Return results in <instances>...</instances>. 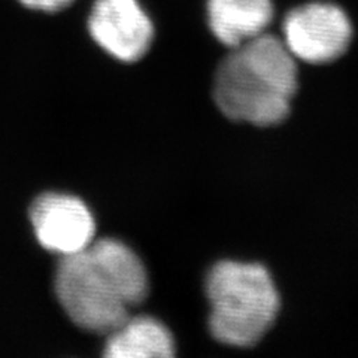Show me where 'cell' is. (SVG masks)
Returning a JSON list of instances; mask_svg holds the SVG:
<instances>
[{
	"label": "cell",
	"instance_id": "obj_9",
	"mask_svg": "<svg viewBox=\"0 0 358 358\" xmlns=\"http://www.w3.org/2000/svg\"><path fill=\"white\" fill-rule=\"evenodd\" d=\"M103 355L108 358H171L173 336L163 322L151 317L127 318L108 334Z\"/></svg>",
	"mask_w": 358,
	"mask_h": 358
},
{
	"label": "cell",
	"instance_id": "obj_4",
	"mask_svg": "<svg viewBox=\"0 0 358 358\" xmlns=\"http://www.w3.org/2000/svg\"><path fill=\"white\" fill-rule=\"evenodd\" d=\"M282 31V41L294 59L310 64L338 60L352 39V26L345 10L321 2L289 10Z\"/></svg>",
	"mask_w": 358,
	"mask_h": 358
},
{
	"label": "cell",
	"instance_id": "obj_8",
	"mask_svg": "<svg viewBox=\"0 0 358 358\" xmlns=\"http://www.w3.org/2000/svg\"><path fill=\"white\" fill-rule=\"evenodd\" d=\"M87 251L129 308L142 303L150 285L136 252L117 239H94Z\"/></svg>",
	"mask_w": 358,
	"mask_h": 358
},
{
	"label": "cell",
	"instance_id": "obj_3",
	"mask_svg": "<svg viewBox=\"0 0 358 358\" xmlns=\"http://www.w3.org/2000/svg\"><path fill=\"white\" fill-rule=\"evenodd\" d=\"M54 287L67 317L83 330L109 334L129 318V306L87 250L62 257Z\"/></svg>",
	"mask_w": 358,
	"mask_h": 358
},
{
	"label": "cell",
	"instance_id": "obj_10",
	"mask_svg": "<svg viewBox=\"0 0 358 358\" xmlns=\"http://www.w3.org/2000/svg\"><path fill=\"white\" fill-rule=\"evenodd\" d=\"M20 2L30 9L43 10V13H55V10L69 6L73 0H20Z\"/></svg>",
	"mask_w": 358,
	"mask_h": 358
},
{
	"label": "cell",
	"instance_id": "obj_6",
	"mask_svg": "<svg viewBox=\"0 0 358 358\" xmlns=\"http://www.w3.org/2000/svg\"><path fill=\"white\" fill-rule=\"evenodd\" d=\"M90 35L121 62H138L150 50L154 26L138 0H96L88 18Z\"/></svg>",
	"mask_w": 358,
	"mask_h": 358
},
{
	"label": "cell",
	"instance_id": "obj_7",
	"mask_svg": "<svg viewBox=\"0 0 358 358\" xmlns=\"http://www.w3.org/2000/svg\"><path fill=\"white\" fill-rule=\"evenodd\" d=\"M272 17V0H208L209 27L229 48L262 35Z\"/></svg>",
	"mask_w": 358,
	"mask_h": 358
},
{
	"label": "cell",
	"instance_id": "obj_1",
	"mask_svg": "<svg viewBox=\"0 0 358 358\" xmlns=\"http://www.w3.org/2000/svg\"><path fill=\"white\" fill-rule=\"evenodd\" d=\"M215 73L214 99L233 121L268 127L284 121L297 92V64L282 39L255 36L230 48Z\"/></svg>",
	"mask_w": 358,
	"mask_h": 358
},
{
	"label": "cell",
	"instance_id": "obj_2",
	"mask_svg": "<svg viewBox=\"0 0 358 358\" xmlns=\"http://www.w3.org/2000/svg\"><path fill=\"white\" fill-rule=\"evenodd\" d=\"M206 294L210 334L229 346L255 345L273 326L279 312L273 279L257 263H217L208 273Z\"/></svg>",
	"mask_w": 358,
	"mask_h": 358
},
{
	"label": "cell",
	"instance_id": "obj_5",
	"mask_svg": "<svg viewBox=\"0 0 358 358\" xmlns=\"http://www.w3.org/2000/svg\"><path fill=\"white\" fill-rule=\"evenodd\" d=\"M38 242L62 257L85 251L94 242L96 221L83 200L69 194L45 193L30 208Z\"/></svg>",
	"mask_w": 358,
	"mask_h": 358
}]
</instances>
